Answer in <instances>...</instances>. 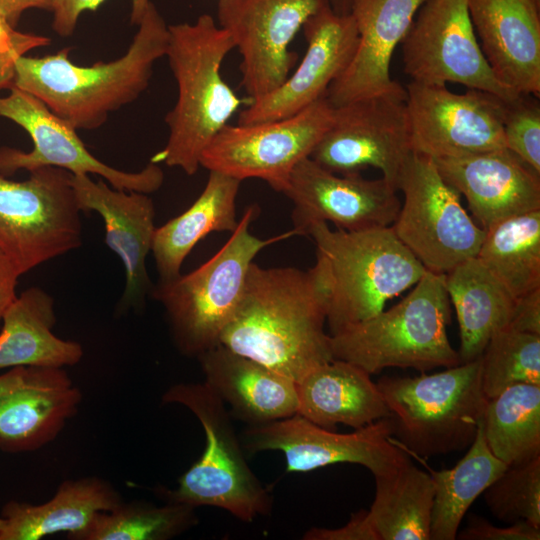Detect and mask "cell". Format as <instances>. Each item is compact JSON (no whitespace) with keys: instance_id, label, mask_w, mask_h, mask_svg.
Returning <instances> with one entry per match:
<instances>
[{"instance_id":"43","label":"cell","mask_w":540,"mask_h":540,"mask_svg":"<svg viewBox=\"0 0 540 540\" xmlns=\"http://www.w3.org/2000/svg\"><path fill=\"white\" fill-rule=\"evenodd\" d=\"M507 328L540 335V288L516 298Z\"/></svg>"},{"instance_id":"3","label":"cell","mask_w":540,"mask_h":540,"mask_svg":"<svg viewBox=\"0 0 540 540\" xmlns=\"http://www.w3.org/2000/svg\"><path fill=\"white\" fill-rule=\"evenodd\" d=\"M168 30L166 56L178 97L165 117L167 143L150 161L191 176L201 167L204 149L242 103L220 72L235 45L209 14L200 15L194 23L169 25Z\"/></svg>"},{"instance_id":"38","label":"cell","mask_w":540,"mask_h":540,"mask_svg":"<svg viewBox=\"0 0 540 540\" xmlns=\"http://www.w3.org/2000/svg\"><path fill=\"white\" fill-rule=\"evenodd\" d=\"M503 132L506 148L540 174L539 97L518 94L506 100Z\"/></svg>"},{"instance_id":"20","label":"cell","mask_w":540,"mask_h":540,"mask_svg":"<svg viewBox=\"0 0 540 540\" xmlns=\"http://www.w3.org/2000/svg\"><path fill=\"white\" fill-rule=\"evenodd\" d=\"M81 400L64 368H10L0 375V450L29 452L52 442Z\"/></svg>"},{"instance_id":"39","label":"cell","mask_w":540,"mask_h":540,"mask_svg":"<svg viewBox=\"0 0 540 540\" xmlns=\"http://www.w3.org/2000/svg\"><path fill=\"white\" fill-rule=\"evenodd\" d=\"M105 0H55L53 7V30L61 37L71 36L78 18L85 10L95 11ZM130 22L138 25L143 18L150 0H131Z\"/></svg>"},{"instance_id":"13","label":"cell","mask_w":540,"mask_h":540,"mask_svg":"<svg viewBox=\"0 0 540 540\" xmlns=\"http://www.w3.org/2000/svg\"><path fill=\"white\" fill-rule=\"evenodd\" d=\"M402 44L404 71L414 82L457 83L504 100L518 95L502 85L488 65L467 0H426Z\"/></svg>"},{"instance_id":"31","label":"cell","mask_w":540,"mask_h":540,"mask_svg":"<svg viewBox=\"0 0 540 540\" xmlns=\"http://www.w3.org/2000/svg\"><path fill=\"white\" fill-rule=\"evenodd\" d=\"M368 516L379 540H430L434 484L408 460L379 474Z\"/></svg>"},{"instance_id":"22","label":"cell","mask_w":540,"mask_h":540,"mask_svg":"<svg viewBox=\"0 0 540 540\" xmlns=\"http://www.w3.org/2000/svg\"><path fill=\"white\" fill-rule=\"evenodd\" d=\"M433 160L483 230L540 210V174L507 148Z\"/></svg>"},{"instance_id":"30","label":"cell","mask_w":540,"mask_h":540,"mask_svg":"<svg viewBox=\"0 0 540 540\" xmlns=\"http://www.w3.org/2000/svg\"><path fill=\"white\" fill-rule=\"evenodd\" d=\"M445 286L459 324L460 362L473 361L508 327L516 297L476 257L446 273Z\"/></svg>"},{"instance_id":"4","label":"cell","mask_w":540,"mask_h":540,"mask_svg":"<svg viewBox=\"0 0 540 540\" xmlns=\"http://www.w3.org/2000/svg\"><path fill=\"white\" fill-rule=\"evenodd\" d=\"M306 235L327 286L329 335L376 315L426 272L391 226L347 231L318 222Z\"/></svg>"},{"instance_id":"17","label":"cell","mask_w":540,"mask_h":540,"mask_svg":"<svg viewBox=\"0 0 540 540\" xmlns=\"http://www.w3.org/2000/svg\"><path fill=\"white\" fill-rule=\"evenodd\" d=\"M392 436L389 417L352 433H338L295 414L249 426L244 433V443L252 452L280 451L287 472H309L331 464L352 463L364 466L375 475L410 460Z\"/></svg>"},{"instance_id":"46","label":"cell","mask_w":540,"mask_h":540,"mask_svg":"<svg viewBox=\"0 0 540 540\" xmlns=\"http://www.w3.org/2000/svg\"><path fill=\"white\" fill-rule=\"evenodd\" d=\"M19 31L12 28L0 15V52L9 50L17 38Z\"/></svg>"},{"instance_id":"28","label":"cell","mask_w":540,"mask_h":540,"mask_svg":"<svg viewBox=\"0 0 540 540\" xmlns=\"http://www.w3.org/2000/svg\"><path fill=\"white\" fill-rule=\"evenodd\" d=\"M0 369L18 366H73L83 356L82 346L56 336L55 301L44 289L32 286L17 296L2 319Z\"/></svg>"},{"instance_id":"12","label":"cell","mask_w":540,"mask_h":540,"mask_svg":"<svg viewBox=\"0 0 540 540\" xmlns=\"http://www.w3.org/2000/svg\"><path fill=\"white\" fill-rule=\"evenodd\" d=\"M333 113L323 97L287 118L227 124L204 149L200 166L240 181L261 179L283 193L295 166L310 156L330 127Z\"/></svg>"},{"instance_id":"16","label":"cell","mask_w":540,"mask_h":540,"mask_svg":"<svg viewBox=\"0 0 540 540\" xmlns=\"http://www.w3.org/2000/svg\"><path fill=\"white\" fill-rule=\"evenodd\" d=\"M327 0H219L217 18L238 48L241 86L252 101L278 87L290 75L297 54L291 41Z\"/></svg>"},{"instance_id":"11","label":"cell","mask_w":540,"mask_h":540,"mask_svg":"<svg viewBox=\"0 0 540 540\" xmlns=\"http://www.w3.org/2000/svg\"><path fill=\"white\" fill-rule=\"evenodd\" d=\"M412 153L406 90L400 85L334 107L332 123L309 157L341 175L376 168L397 190Z\"/></svg>"},{"instance_id":"40","label":"cell","mask_w":540,"mask_h":540,"mask_svg":"<svg viewBox=\"0 0 540 540\" xmlns=\"http://www.w3.org/2000/svg\"><path fill=\"white\" fill-rule=\"evenodd\" d=\"M461 540H539L540 528L526 521L511 523L508 527H497L479 516H470L465 529L457 533Z\"/></svg>"},{"instance_id":"25","label":"cell","mask_w":540,"mask_h":540,"mask_svg":"<svg viewBox=\"0 0 540 540\" xmlns=\"http://www.w3.org/2000/svg\"><path fill=\"white\" fill-rule=\"evenodd\" d=\"M197 358L208 386L250 426L297 414L293 380L220 344Z\"/></svg>"},{"instance_id":"48","label":"cell","mask_w":540,"mask_h":540,"mask_svg":"<svg viewBox=\"0 0 540 540\" xmlns=\"http://www.w3.org/2000/svg\"><path fill=\"white\" fill-rule=\"evenodd\" d=\"M3 525H4V520H3L2 517H0V532H1L2 528H3Z\"/></svg>"},{"instance_id":"10","label":"cell","mask_w":540,"mask_h":540,"mask_svg":"<svg viewBox=\"0 0 540 540\" xmlns=\"http://www.w3.org/2000/svg\"><path fill=\"white\" fill-rule=\"evenodd\" d=\"M397 190L404 198L391 227L427 271L446 274L476 257L485 230L464 209L461 195L440 175L433 159L413 152Z\"/></svg>"},{"instance_id":"26","label":"cell","mask_w":540,"mask_h":540,"mask_svg":"<svg viewBox=\"0 0 540 540\" xmlns=\"http://www.w3.org/2000/svg\"><path fill=\"white\" fill-rule=\"evenodd\" d=\"M295 383L297 414L323 428L343 424L358 429L390 415L377 383L353 363L333 359Z\"/></svg>"},{"instance_id":"21","label":"cell","mask_w":540,"mask_h":540,"mask_svg":"<svg viewBox=\"0 0 540 540\" xmlns=\"http://www.w3.org/2000/svg\"><path fill=\"white\" fill-rule=\"evenodd\" d=\"M71 184L80 210L102 217L105 243L123 264L125 287L118 309L141 310L154 287L146 268L156 230L152 199L145 193L115 189L104 179L94 182L86 174H72Z\"/></svg>"},{"instance_id":"7","label":"cell","mask_w":540,"mask_h":540,"mask_svg":"<svg viewBox=\"0 0 540 540\" xmlns=\"http://www.w3.org/2000/svg\"><path fill=\"white\" fill-rule=\"evenodd\" d=\"M481 373L480 356L438 373L381 378L377 385L399 445L421 457L467 449L488 402Z\"/></svg>"},{"instance_id":"8","label":"cell","mask_w":540,"mask_h":540,"mask_svg":"<svg viewBox=\"0 0 540 540\" xmlns=\"http://www.w3.org/2000/svg\"><path fill=\"white\" fill-rule=\"evenodd\" d=\"M162 400L190 410L205 434L201 457L181 475L176 489L163 490L167 500L217 507L244 522L268 514L272 497L249 467L225 403L208 384H174Z\"/></svg>"},{"instance_id":"35","label":"cell","mask_w":540,"mask_h":540,"mask_svg":"<svg viewBox=\"0 0 540 540\" xmlns=\"http://www.w3.org/2000/svg\"><path fill=\"white\" fill-rule=\"evenodd\" d=\"M195 508L168 501L162 506L122 501L96 514L91 524L72 540H168L197 524Z\"/></svg>"},{"instance_id":"32","label":"cell","mask_w":540,"mask_h":540,"mask_svg":"<svg viewBox=\"0 0 540 540\" xmlns=\"http://www.w3.org/2000/svg\"><path fill=\"white\" fill-rule=\"evenodd\" d=\"M509 466L490 450L482 419L464 457L451 469H429L434 484L430 540H455L469 507Z\"/></svg>"},{"instance_id":"14","label":"cell","mask_w":540,"mask_h":540,"mask_svg":"<svg viewBox=\"0 0 540 540\" xmlns=\"http://www.w3.org/2000/svg\"><path fill=\"white\" fill-rule=\"evenodd\" d=\"M10 93L0 97V116L22 127L31 137L29 152L0 147V175L5 177L18 170L28 172L44 166L58 167L72 174H95L118 190L145 194L160 189L164 182L161 167L149 162L138 172L113 168L92 155L76 130L66 120L51 112L35 96L11 87Z\"/></svg>"},{"instance_id":"42","label":"cell","mask_w":540,"mask_h":540,"mask_svg":"<svg viewBox=\"0 0 540 540\" xmlns=\"http://www.w3.org/2000/svg\"><path fill=\"white\" fill-rule=\"evenodd\" d=\"M49 43L50 39L45 36L19 32L13 46L0 52V92L13 86L16 60L28 51Z\"/></svg>"},{"instance_id":"9","label":"cell","mask_w":540,"mask_h":540,"mask_svg":"<svg viewBox=\"0 0 540 540\" xmlns=\"http://www.w3.org/2000/svg\"><path fill=\"white\" fill-rule=\"evenodd\" d=\"M72 173L44 166L24 181L0 175V250L20 275L82 244Z\"/></svg>"},{"instance_id":"29","label":"cell","mask_w":540,"mask_h":540,"mask_svg":"<svg viewBox=\"0 0 540 540\" xmlns=\"http://www.w3.org/2000/svg\"><path fill=\"white\" fill-rule=\"evenodd\" d=\"M242 181L209 171L207 183L194 203L177 217L156 228L151 252L158 283H167L181 275L186 257L196 244L211 232H233L236 199Z\"/></svg>"},{"instance_id":"18","label":"cell","mask_w":540,"mask_h":540,"mask_svg":"<svg viewBox=\"0 0 540 540\" xmlns=\"http://www.w3.org/2000/svg\"><path fill=\"white\" fill-rule=\"evenodd\" d=\"M283 194L293 203L297 235H306L309 226L318 222H331L347 231L388 227L401 206L397 190L383 177L336 174L310 157L295 166Z\"/></svg>"},{"instance_id":"6","label":"cell","mask_w":540,"mask_h":540,"mask_svg":"<svg viewBox=\"0 0 540 540\" xmlns=\"http://www.w3.org/2000/svg\"><path fill=\"white\" fill-rule=\"evenodd\" d=\"M258 214L257 205L248 206L230 238L210 259L188 274L154 285L151 296L162 305L174 344L182 354L198 357L219 345L256 255L297 235L292 229L268 239L254 236L249 228Z\"/></svg>"},{"instance_id":"23","label":"cell","mask_w":540,"mask_h":540,"mask_svg":"<svg viewBox=\"0 0 540 540\" xmlns=\"http://www.w3.org/2000/svg\"><path fill=\"white\" fill-rule=\"evenodd\" d=\"M481 51L498 81L540 95V0H467Z\"/></svg>"},{"instance_id":"44","label":"cell","mask_w":540,"mask_h":540,"mask_svg":"<svg viewBox=\"0 0 540 540\" xmlns=\"http://www.w3.org/2000/svg\"><path fill=\"white\" fill-rule=\"evenodd\" d=\"M21 275L11 260L0 250V323L16 299V285Z\"/></svg>"},{"instance_id":"37","label":"cell","mask_w":540,"mask_h":540,"mask_svg":"<svg viewBox=\"0 0 540 540\" xmlns=\"http://www.w3.org/2000/svg\"><path fill=\"white\" fill-rule=\"evenodd\" d=\"M483 493L487 507L500 521H526L540 528V456L509 466Z\"/></svg>"},{"instance_id":"15","label":"cell","mask_w":540,"mask_h":540,"mask_svg":"<svg viewBox=\"0 0 540 540\" xmlns=\"http://www.w3.org/2000/svg\"><path fill=\"white\" fill-rule=\"evenodd\" d=\"M405 90L413 152L437 159L506 148V100L478 89L458 94L446 85L414 81Z\"/></svg>"},{"instance_id":"34","label":"cell","mask_w":540,"mask_h":540,"mask_svg":"<svg viewBox=\"0 0 540 540\" xmlns=\"http://www.w3.org/2000/svg\"><path fill=\"white\" fill-rule=\"evenodd\" d=\"M491 452L507 466L540 456V385H513L488 400L482 417Z\"/></svg>"},{"instance_id":"36","label":"cell","mask_w":540,"mask_h":540,"mask_svg":"<svg viewBox=\"0 0 540 540\" xmlns=\"http://www.w3.org/2000/svg\"><path fill=\"white\" fill-rule=\"evenodd\" d=\"M481 360L482 388L488 400L513 385H540L538 334L503 329L489 340Z\"/></svg>"},{"instance_id":"1","label":"cell","mask_w":540,"mask_h":540,"mask_svg":"<svg viewBox=\"0 0 540 540\" xmlns=\"http://www.w3.org/2000/svg\"><path fill=\"white\" fill-rule=\"evenodd\" d=\"M327 286L319 265L249 266L238 307L219 344L298 382L333 360L325 332Z\"/></svg>"},{"instance_id":"47","label":"cell","mask_w":540,"mask_h":540,"mask_svg":"<svg viewBox=\"0 0 540 540\" xmlns=\"http://www.w3.org/2000/svg\"><path fill=\"white\" fill-rule=\"evenodd\" d=\"M331 9L338 14H350L353 0H327Z\"/></svg>"},{"instance_id":"19","label":"cell","mask_w":540,"mask_h":540,"mask_svg":"<svg viewBox=\"0 0 540 540\" xmlns=\"http://www.w3.org/2000/svg\"><path fill=\"white\" fill-rule=\"evenodd\" d=\"M307 49L292 75L271 93L252 101L239 113L237 124H254L293 116L320 98L346 70L358 46L351 14H338L329 5L307 19L303 27Z\"/></svg>"},{"instance_id":"41","label":"cell","mask_w":540,"mask_h":540,"mask_svg":"<svg viewBox=\"0 0 540 540\" xmlns=\"http://www.w3.org/2000/svg\"><path fill=\"white\" fill-rule=\"evenodd\" d=\"M303 538L307 540H379L370 522L368 510L352 514L350 520L340 528H311Z\"/></svg>"},{"instance_id":"45","label":"cell","mask_w":540,"mask_h":540,"mask_svg":"<svg viewBox=\"0 0 540 540\" xmlns=\"http://www.w3.org/2000/svg\"><path fill=\"white\" fill-rule=\"evenodd\" d=\"M54 3L55 0H0V15L15 28L25 10L39 8L52 11Z\"/></svg>"},{"instance_id":"24","label":"cell","mask_w":540,"mask_h":540,"mask_svg":"<svg viewBox=\"0 0 540 540\" xmlns=\"http://www.w3.org/2000/svg\"><path fill=\"white\" fill-rule=\"evenodd\" d=\"M426 0H353L350 14L358 46L346 70L329 86L325 98L333 106L396 89L390 64L419 8Z\"/></svg>"},{"instance_id":"33","label":"cell","mask_w":540,"mask_h":540,"mask_svg":"<svg viewBox=\"0 0 540 540\" xmlns=\"http://www.w3.org/2000/svg\"><path fill=\"white\" fill-rule=\"evenodd\" d=\"M476 258L516 298L540 288V210L485 230Z\"/></svg>"},{"instance_id":"27","label":"cell","mask_w":540,"mask_h":540,"mask_svg":"<svg viewBox=\"0 0 540 540\" xmlns=\"http://www.w3.org/2000/svg\"><path fill=\"white\" fill-rule=\"evenodd\" d=\"M122 501L120 493L102 478L65 480L47 502L6 503L0 540H39L59 532L72 539L91 524L96 514L111 511Z\"/></svg>"},{"instance_id":"5","label":"cell","mask_w":540,"mask_h":540,"mask_svg":"<svg viewBox=\"0 0 540 540\" xmlns=\"http://www.w3.org/2000/svg\"><path fill=\"white\" fill-rule=\"evenodd\" d=\"M451 306L445 274L426 270L398 304L330 335L333 358L370 375L392 367L425 372L456 366L460 357L447 335Z\"/></svg>"},{"instance_id":"2","label":"cell","mask_w":540,"mask_h":540,"mask_svg":"<svg viewBox=\"0 0 540 540\" xmlns=\"http://www.w3.org/2000/svg\"><path fill=\"white\" fill-rule=\"evenodd\" d=\"M138 26L127 52L108 63L75 65L69 48L44 57L22 55L12 87L35 96L75 129L99 128L142 94L154 63L166 55L168 25L152 2Z\"/></svg>"}]
</instances>
